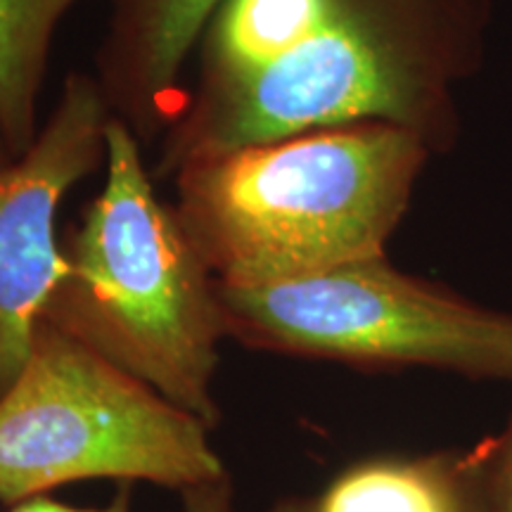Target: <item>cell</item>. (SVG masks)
Here are the masks:
<instances>
[{
	"label": "cell",
	"mask_w": 512,
	"mask_h": 512,
	"mask_svg": "<svg viewBox=\"0 0 512 512\" xmlns=\"http://www.w3.org/2000/svg\"><path fill=\"white\" fill-rule=\"evenodd\" d=\"M427 145L411 128L377 121L249 145L178 171L174 209L223 285L387 259Z\"/></svg>",
	"instance_id": "6da1fadb"
},
{
	"label": "cell",
	"mask_w": 512,
	"mask_h": 512,
	"mask_svg": "<svg viewBox=\"0 0 512 512\" xmlns=\"http://www.w3.org/2000/svg\"><path fill=\"white\" fill-rule=\"evenodd\" d=\"M107 178L62 242L64 273L41 318L211 432L226 337L216 278L155 190L143 143L107 126Z\"/></svg>",
	"instance_id": "7a4b0ae2"
},
{
	"label": "cell",
	"mask_w": 512,
	"mask_h": 512,
	"mask_svg": "<svg viewBox=\"0 0 512 512\" xmlns=\"http://www.w3.org/2000/svg\"><path fill=\"white\" fill-rule=\"evenodd\" d=\"M467 0H335L328 19L266 67L192 88L159 138L152 178L249 145L351 124L411 128L430 143L441 67Z\"/></svg>",
	"instance_id": "3957f363"
},
{
	"label": "cell",
	"mask_w": 512,
	"mask_h": 512,
	"mask_svg": "<svg viewBox=\"0 0 512 512\" xmlns=\"http://www.w3.org/2000/svg\"><path fill=\"white\" fill-rule=\"evenodd\" d=\"M223 475L204 422L38 318L0 396V508L95 479L183 494Z\"/></svg>",
	"instance_id": "277c9868"
},
{
	"label": "cell",
	"mask_w": 512,
	"mask_h": 512,
	"mask_svg": "<svg viewBox=\"0 0 512 512\" xmlns=\"http://www.w3.org/2000/svg\"><path fill=\"white\" fill-rule=\"evenodd\" d=\"M216 297L226 337L247 349L512 382V316L401 273L387 259L271 285L216 280Z\"/></svg>",
	"instance_id": "5b68a950"
},
{
	"label": "cell",
	"mask_w": 512,
	"mask_h": 512,
	"mask_svg": "<svg viewBox=\"0 0 512 512\" xmlns=\"http://www.w3.org/2000/svg\"><path fill=\"white\" fill-rule=\"evenodd\" d=\"M110 121L95 74H67L29 150L0 166V396L27 366L38 318L64 273L57 209L107 162Z\"/></svg>",
	"instance_id": "8992f818"
},
{
	"label": "cell",
	"mask_w": 512,
	"mask_h": 512,
	"mask_svg": "<svg viewBox=\"0 0 512 512\" xmlns=\"http://www.w3.org/2000/svg\"><path fill=\"white\" fill-rule=\"evenodd\" d=\"M223 0H114L95 79L112 117L155 145L185 102L181 76Z\"/></svg>",
	"instance_id": "52a82bcc"
},
{
	"label": "cell",
	"mask_w": 512,
	"mask_h": 512,
	"mask_svg": "<svg viewBox=\"0 0 512 512\" xmlns=\"http://www.w3.org/2000/svg\"><path fill=\"white\" fill-rule=\"evenodd\" d=\"M266 512H484L477 451L380 453Z\"/></svg>",
	"instance_id": "ba28073f"
},
{
	"label": "cell",
	"mask_w": 512,
	"mask_h": 512,
	"mask_svg": "<svg viewBox=\"0 0 512 512\" xmlns=\"http://www.w3.org/2000/svg\"><path fill=\"white\" fill-rule=\"evenodd\" d=\"M76 3L79 0H0V133L15 159L38 136V100L55 34Z\"/></svg>",
	"instance_id": "9c48e42d"
},
{
	"label": "cell",
	"mask_w": 512,
	"mask_h": 512,
	"mask_svg": "<svg viewBox=\"0 0 512 512\" xmlns=\"http://www.w3.org/2000/svg\"><path fill=\"white\" fill-rule=\"evenodd\" d=\"M482 472L484 512H512V415L494 437L475 446Z\"/></svg>",
	"instance_id": "30bf717a"
},
{
	"label": "cell",
	"mask_w": 512,
	"mask_h": 512,
	"mask_svg": "<svg viewBox=\"0 0 512 512\" xmlns=\"http://www.w3.org/2000/svg\"><path fill=\"white\" fill-rule=\"evenodd\" d=\"M181 512H235V489L230 475L183 491Z\"/></svg>",
	"instance_id": "8fae6325"
},
{
	"label": "cell",
	"mask_w": 512,
	"mask_h": 512,
	"mask_svg": "<svg viewBox=\"0 0 512 512\" xmlns=\"http://www.w3.org/2000/svg\"><path fill=\"white\" fill-rule=\"evenodd\" d=\"M5 512H136V498H133V489L128 484H119L117 494L110 501L100 505H69L55 498H34V501L19 503L15 508H8Z\"/></svg>",
	"instance_id": "7c38bea8"
},
{
	"label": "cell",
	"mask_w": 512,
	"mask_h": 512,
	"mask_svg": "<svg viewBox=\"0 0 512 512\" xmlns=\"http://www.w3.org/2000/svg\"><path fill=\"white\" fill-rule=\"evenodd\" d=\"M12 157L10 155V150H8V145H5V140H3V133H0V166H5V164H10L12 162Z\"/></svg>",
	"instance_id": "4fadbf2b"
}]
</instances>
